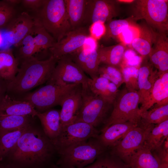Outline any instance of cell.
<instances>
[{"label":"cell","mask_w":168,"mask_h":168,"mask_svg":"<svg viewBox=\"0 0 168 168\" xmlns=\"http://www.w3.org/2000/svg\"><path fill=\"white\" fill-rule=\"evenodd\" d=\"M45 0H21V2L25 7L38 11L43 5Z\"/></svg>","instance_id":"obj_41"},{"label":"cell","mask_w":168,"mask_h":168,"mask_svg":"<svg viewBox=\"0 0 168 168\" xmlns=\"http://www.w3.org/2000/svg\"><path fill=\"white\" fill-rule=\"evenodd\" d=\"M150 63L159 72L168 71V39L167 35L157 32L148 55Z\"/></svg>","instance_id":"obj_19"},{"label":"cell","mask_w":168,"mask_h":168,"mask_svg":"<svg viewBox=\"0 0 168 168\" xmlns=\"http://www.w3.org/2000/svg\"><path fill=\"white\" fill-rule=\"evenodd\" d=\"M88 87L94 94L112 104L119 91L115 84L99 76L92 79L90 78Z\"/></svg>","instance_id":"obj_23"},{"label":"cell","mask_w":168,"mask_h":168,"mask_svg":"<svg viewBox=\"0 0 168 168\" xmlns=\"http://www.w3.org/2000/svg\"><path fill=\"white\" fill-rule=\"evenodd\" d=\"M126 165L127 168H162L152 151L144 145L131 155Z\"/></svg>","instance_id":"obj_25"},{"label":"cell","mask_w":168,"mask_h":168,"mask_svg":"<svg viewBox=\"0 0 168 168\" xmlns=\"http://www.w3.org/2000/svg\"><path fill=\"white\" fill-rule=\"evenodd\" d=\"M18 61L12 49L0 51V77L7 82L12 81L17 73Z\"/></svg>","instance_id":"obj_27"},{"label":"cell","mask_w":168,"mask_h":168,"mask_svg":"<svg viewBox=\"0 0 168 168\" xmlns=\"http://www.w3.org/2000/svg\"><path fill=\"white\" fill-rule=\"evenodd\" d=\"M139 67L123 65L121 68L126 88L129 91H138V78Z\"/></svg>","instance_id":"obj_36"},{"label":"cell","mask_w":168,"mask_h":168,"mask_svg":"<svg viewBox=\"0 0 168 168\" xmlns=\"http://www.w3.org/2000/svg\"><path fill=\"white\" fill-rule=\"evenodd\" d=\"M155 125H138L130 130L115 146V152L127 162L131 155L142 147Z\"/></svg>","instance_id":"obj_11"},{"label":"cell","mask_w":168,"mask_h":168,"mask_svg":"<svg viewBox=\"0 0 168 168\" xmlns=\"http://www.w3.org/2000/svg\"><path fill=\"white\" fill-rule=\"evenodd\" d=\"M17 47H20L19 54L22 60L33 56L39 52L31 32L22 40Z\"/></svg>","instance_id":"obj_37"},{"label":"cell","mask_w":168,"mask_h":168,"mask_svg":"<svg viewBox=\"0 0 168 168\" xmlns=\"http://www.w3.org/2000/svg\"><path fill=\"white\" fill-rule=\"evenodd\" d=\"M6 1L8 3L13 6L21 2V0H7Z\"/></svg>","instance_id":"obj_48"},{"label":"cell","mask_w":168,"mask_h":168,"mask_svg":"<svg viewBox=\"0 0 168 168\" xmlns=\"http://www.w3.org/2000/svg\"><path fill=\"white\" fill-rule=\"evenodd\" d=\"M143 58L137 54L133 56L126 61L123 62V65L129 66L139 67L141 63Z\"/></svg>","instance_id":"obj_42"},{"label":"cell","mask_w":168,"mask_h":168,"mask_svg":"<svg viewBox=\"0 0 168 168\" xmlns=\"http://www.w3.org/2000/svg\"><path fill=\"white\" fill-rule=\"evenodd\" d=\"M134 20L144 19L148 26L167 35L168 30V1L138 0L135 1Z\"/></svg>","instance_id":"obj_6"},{"label":"cell","mask_w":168,"mask_h":168,"mask_svg":"<svg viewBox=\"0 0 168 168\" xmlns=\"http://www.w3.org/2000/svg\"><path fill=\"white\" fill-rule=\"evenodd\" d=\"M78 85L47 83L46 85L26 95L22 100L30 103L37 112H43L55 106L60 105L64 98Z\"/></svg>","instance_id":"obj_7"},{"label":"cell","mask_w":168,"mask_h":168,"mask_svg":"<svg viewBox=\"0 0 168 168\" xmlns=\"http://www.w3.org/2000/svg\"><path fill=\"white\" fill-rule=\"evenodd\" d=\"M7 82L0 77V101L6 94Z\"/></svg>","instance_id":"obj_46"},{"label":"cell","mask_w":168,"mask_h":168,"mask_svg":"<svg viewBox=\"0 0 168 168\" xmlns=\"http://www.w3.org/2000/svg\"><path fill=\"white\" fill-rule=\"evenodd\" d=\"M168 104V71L158 72L148 98L140 107V112H145L155 104Z\"/></svg>","instance_id":"obj_18"},{"label":"cell","mask_w":168,"mask_h":168,"mask_svg":"<svg viewBox=\"0 0 168 168\" xmlns=\"http://www.w3.org/2000/svg\"><path fill=\"white\" fill-rule=\"evenodd\" d=\"M98 48L90 50L82 47L76 52L69 54L73 61L91 79L99 76V68L100 64Z\"/></svg>","instance_id":"obj_17"},{"label":"cell","mask_w":168,"mask_h":168,"mask_svg":"<svg viewBox=\"0 0 168 168\" xmlns=\"http://www.w3.org/2000/svg\"><path fill=\"white\" fill-rule=\"evenodd\" d=\"M126 49V44L122 42L110 46L98 47L100 64L119 68Z\"/></svg>","instance_id":"obj_26"},{"label":"cell","mask_w":168,"mask_h":168,"mask_svg":"<svg viewBox=\"0 0 168 168\" xmlns=\"http://www.w3.org/2000/svg\"><path fill=\"white\" fill-rule=\"evenodd\" d=\"M168 138V120L152 127L148 134L144 145L151 151L160 147Z\"/></svg>","instance_id":"obj_30"},{"label":"cell","mask_w":168,"mask_h":168,"mask_svg":"<svg viewBox=\"0 0 168 168\" xmlns=\"http://www.w3.org/2000/svg\"><path fill=\"white\" fill-rule=\"evenodd\" d=\"M139 104L137 91H129L126 87L119 91L113 104L112 112L102 129L113 124L126 122L139 125L141 120Z\"/></svg>","instance_id":"obj_5"},{"label":"cell","mask_w":168,"mask_h":168,"mask_svg":"<svg viewBox=\"0 0 168 168\" xmlns=\"http://www.w3.org/2000/svg\"><path fill=\"white\" fill-rule=\"evenodd\" d=\"M32 116L9 115L0 117V136L32 125Z\"/></svg>","instance_id":"obj_31"},{"label":"cell","mask_w":168,"mask_h":168,"mask_svg":"<svg viewBox=\"0 0 168 168\" xmlns=\"http://www.w3.org/2000/svg\"><path fill=\"white\" fill-rule=\"evenodd\" d=\"M36 116L40 121L44 133L51 141L58 137L62 129L60 110L51 109L43 112H38Z\"/></svg>","instance_id":"obj_22"},{"label":"cell","mask_w":168,"mask_h":168,"mask_svg":"<svg viewBox=\"0 0 168 168\" xmlns=\"http://www.w3.org/2000/svg\"><path fill=\"white\" fill-rule=\"evenodd\" d=\"M89 26L88 29L90 35L96 40L101 38L104 35L105 30L104 23L96 22Z\"/></svg>","instance_id":"obj_40"},{"label":"cell","mask_w":168,"mask_h":168,"mask_svg":"<svg viewBox=\"0 0 168 168\" xmlns=\"http://www.w3.org/2000/svg\"><path fill=\"white\" fill-rule=\"evenodd\" d=\"M82 47L85 49L90 50L97 49L98 47L97 40L90 35L86 39Z\"/></svg>","instance_id":"obj_44"},{"label":"cell","mask_w":168,"mask_h":168,"mask_svg":"<svg viewBox=\"0 0 168 168\" xmlns=\"http://www.w3.org/2000/svg\"><path fill=\"white\" fill-rule=\"evenodd\" d=\"M57 60L51 55L43 60H39L34 56L22 60L14 78L7 82L6 92L21 95L47 82Z\"/></svg>","instance_id":"obj_2"},{"label":"cell","mask_w":168,"mask_h":168,"mask_svg":"<svg viewBox=\"0 0 168 168\" xmlns=\"http://www.w3.org/2000/svg\"><path fill=\"white\" fill-rule=\"evenodd\" d=\"M72 29L82 26L87 0H64Z\"/></svg>","instance_id":"obj_28"},{"label":"cell","mask_w":168,"mask_h":168,"mask_svg":"<svg viewBox=\"0 0 168 168\" xmlns=\"http://www.w3.org/2000/svg\"><path fill=\"white\" fill-rule=\"evenodd\" d=\"M118 14L117 2L110 0H87L82 26L96 22L104 23Z\"/></svg>","instance_id":"obj_12"},{"label":"cell","mask_w":168,"mask_h":168,"mask_svg":"<svg viewBox=\"0 0 168 168\" xmlns=\"http://www.w3.org/2000/svg\"><path fill=\"white\" fill-rule=\"evenodd\" d=\"M36 18L56 42L73 30L64 0H45Z\"/></svg>","instance_id":"obj_4"},{"label":"cell","mask_w":168,"mask_h":168,"mask_svg":"<svg viewBox=\"0 0 168 168\" xmlns=\"http://www.w3.org/2000/svg\"><path fill=\"white\" fill-rule=\"evenodd\" d=\"M90 35L89 29L86 26L72 30L49 49L51 55L58 59L76 52L83 47L86 39Z\"/></svg>","instance_id":"obj_13"},{"label":"cell","mask_w":168,"mask_h":168,"mask_svg":"<svg viewBox=\"0 0 168 168\" xmlns=\"http://www.w3.org/2000/svg\"><path fill=\"white\" fill-rule=\"evenodd\" d=\"M37 111L29 102L13 99L6 94L0 101V117L9 115L36 116Z\"/></svg>","instance_id":"obj_20"},{"label":"cell","mask_w":168,"mask_h":168,"mask_svg":"<svg viewBox=\"0 0 168 168\" xmlns=\"http://www.w3.org/2000/svg\"><path fill=\"white\" fill-rule=\"evenodd\" d=\"M134 20L131 19L111 20L105 25V34L102 37L105 41L111 39L118 38L123 29L129 26L135 24Z\"/></svg>","instance_id":"obj_34"},{"label":"cell","mask_w":168,"mask_h":168,"mask_svg":"<svg viewBox=\"0 0 168 168\" xmlns=\"http://www.w3.org/2000/svg\"><path fill=\"white\" fill-rule=\"evenodd\" d=\"M138 125L129 122L112 124L101 130L97 137L105 147L115 146L132 128Z\"/></svg>","instance_id":"obj_21"},{"label":"cell","mask_w":168,"mask_h":168,"mask_svg":"<svg viewBox=\"0 0 168 168\" xmlns=\"http://www.w3.org/2000/svg\"><path fill=\"white\" fill-rule=\"evenodd\" d=\"M82 87L79 84L64 98L60 106V118L62 128L74 122L82 101Z\"/></svg>","instance_id":"obj_15"},{"label":"cell","mask_w":168,"mask_h":168,"mask_svg":"<svg viewBox=\"0 0 168 168\" xmlns=\"http://www.w3.org/2000/svg\"><path fill=\"white\" fill-rule=\"evenodd\" d=\"M157 33L149 26L140 27L138 35L131 44L132 47L143 58L147 57L151 52Z\"/></svg>","instance_id":"obj_24"},{"label":"cell","mask_w":168,"mask_h":168,"mask_svg":"<svg viewBox=\"0 0 168 168\" xmlns=\"http://www.w3.org/2000/svg\"><path fill=\"white\" fill-rule=\"evenodd\" d=\"M168 120V104H155L141 114L139 125L147 126L155 125Z\"/></svg>","instance_id":"obj_29"},{"label":"cell","mask_w":168,"mask_h":168,"mask_svg":"<svg viewBox=\"0 0 168 168\" xmlns=\"http://www.w3.org/2000/svg\"><path fill=\"white\" fill-rule=\"evenodd\" d=\"M146 57L143 58L139 68L138 91L141 106L147 100L154 83L157 78L158 72L154 70V67Z\"/></svg>","instance_id":"obj_16"},{"label":"cell","mask_w":168,"mask_h":168,"mask_svg":"<svg viewBox=\"0 0 168 168\" xmlns=\"http://www.w3.org/2000/svg\"><path fill=\"white\" fill-rule=\"evenodd\" d=\"M98 74L99 76L106 78L115 84L118 88L124 83L122 72L119 67L103 64L100 66Z\"/></svg>","instance_id":"obj_35"},{"label":"cell","mask_w":168,"mask_h":168,"mask_svg":"<svg viewBox=\"0 0 168 168\" xmlns=\"http://www.w3.org/2000/svg\"><path fill=\"white\" fill-rule=\"evenodd\" d=\"M106 162V158H100L99 157L91 164L82 168H105Z\"/></svg>","instance_id":"obj_45"},{"label":"cell","mask_w":168,"mask_h":168,"mask_svg":"<svg viewBox=\"0 0 168 168\" xmlns=\"http://www.w3.org/2000/svg\"><path fill=\"white\" fill-rule=\"evenodd\" d=\"M98 136L96 128L83 122L76 121L63 127L58 137L51 141L56 152Z\"/></svg>","instance_id":"obj_10"},{"label":"cell","mask_w":168,"mask_h":168,"mask_svg":"<svg viewBox=\"0 0 168 168\" xmlns=\"http://www.w3.org/2000/svg\"><path fill=\"white\" fill-rule=\"evenodd\" d=\"M14 6L6 0L0 1V29L7 27L15 17Z\"/></svg>","instance_id":"obj_38"},{"label":"cell","mask_w":168,"mask_h":168,"mask_svg":"<svg viewBox=\"0 0 168 168\" xmlns=\"http://www.w3.org/2000/svg\"><path fill=\"white\" fill-rule=\"evenodd\" d=\"M31 32L39 51L49 49L56 42L36 17L34 18V24Z\"/></svg>","instance_id":"obj_33"},{"label":"cell","mask_w":168,"mask_h":168,"mask_svg":"<svg viewBox=\"0 0 168 168\" xmlns=\"http://www.w3.org/2000/svg\"><path fill=\"white\" fill-rule=\"evenodd\" d=\"M105 147L95 137L58 150L59 158L54 168L83 167L93 163Z\"/></svg>","instance_id":"obj_3"},{"label":"cell","mask_w":168,"mask_h":168,"mask_svg":"<svg viewBox=\"0 0 168 168\" xmlns=\"http://www.w3.org/2000/svg\"><path fill=\"white\" fill-rule=\"evenodd\" d=\"M126 164L112 157H106V162L105 168H124Z\"/></svg>","instance_id":"obj_43"},{"label":"cell","mask_w":168,"mask_h":168,"mask_svg":"<svg viewBox=\"0 0 168 168\" xmlns=\"http://www.w3.org/2000/svg\"><path fill=\"white\" fill-rule=\"evenodd\" d=\"M32 125L0 136V161L5 160L22 135Z\"/></svg>","instance_id":"obj_32"},{"label":"cell","mask_w":168,"mask_h":168,"mask_svg":"<svg viewBox=\"0 0 168 168\" xmlns=\"http://www.w3.org/2000/svg\"><path fill=\"white\" fill-rule=\"evenodd\" d=\"M55 151L52 142L43 131L32 125L5 159L20 168H44Z\"/></svg>","instance_id":"obj_1"},{"label":"cell","mask_w":168,"mask_h":168,"mask_svg":"<svg viewBox=\"0 0 168 168\" xmlns=\"http://www.w3.org/2000/svg\"><path fill=\"white\" fill-rule=\"evenodd\" d=\"M34 19L23 12L15 17L7 27V40L11 44L17 47L22 40L32 30Z\"/></svg>","instance_id":"obj_14"},{"label":"cell","mask_w":168,"mask_h":168,"mask_svg":"<svg viewBox=\"0 0 168 168\" xmlns=\"http://www.w3.org/2000/svg\"><path fill=\"white\" fill-rule=\"evenodd\" d=\"M15 168H20L15 166Z\"/></svg>","instance_id":"obj_49"},{"label":"cell","mask_w":168,"mask_h":168,"mask_svg":"<svg viewBox=\"0 0 168 168\" xmlns=\"http://www.w3.org/2000/svg\"><path fill=\"white\" fill-rule=\"evenodd\" d=\"M0 168H15V166L7 162L0 161Z\"/></svg>","instance_id":"obj_47"},{"label":"cell","mask_w":168,"mask_h":168,"mask_svg":"<svg viewBox=\"0 0 168 168\" xmlns=\"http://www.w3.org/2000/svg\"><path fill=\"white\" fill-rule=\"evenodd\" d=\"M140 27L135 24L124 28L119 36L122 43L125 44H131L133 39L137 36Z\"/></svg>","instance_id":"obj_39"},{"label":"cell","mask_w":168,"mask_h":168,"mask_svg":"<svg viewBox=\"0 0 168 168\" xmlns=\"http://www.w3.org/2000/svg\"><path fill=\"white\" fill-rule=\"evenodd\" d=\"M124 168H127L126 166V167H125Z\"/></svg>","instance_id":"obj_50"},{"label":"cell","mask_w":168,"mask_h":168,"mask_svg":"<svg viewBox=\"0 0 168 168\" xmlns=\"http://www.w3.org/2000/svg\"><path fill=\"white\" fill-rule=\"evenodd\" d=\"M90 78L72 59L69 55L58 58L51 75L47 83L61 85L81 84L82 88L88 87Z\"/></svg>","instance_id":"obj_9"},{"label":"cell","mask_w":168,"mask_h":168,"mask_svg":"<svg viewBox=\"0 0 168 168\" xmlns=\"http://www.w3.org/2000/svg\"><path fill=\"white\" fill-rule=\"evenodd\" d=\"M112 105L107 100L92 93L88 87L82 88V104L75 122H83L96 128L103 122L105 123Z\"/></svg>","instance_id":"obj_8"}]
</instances>
